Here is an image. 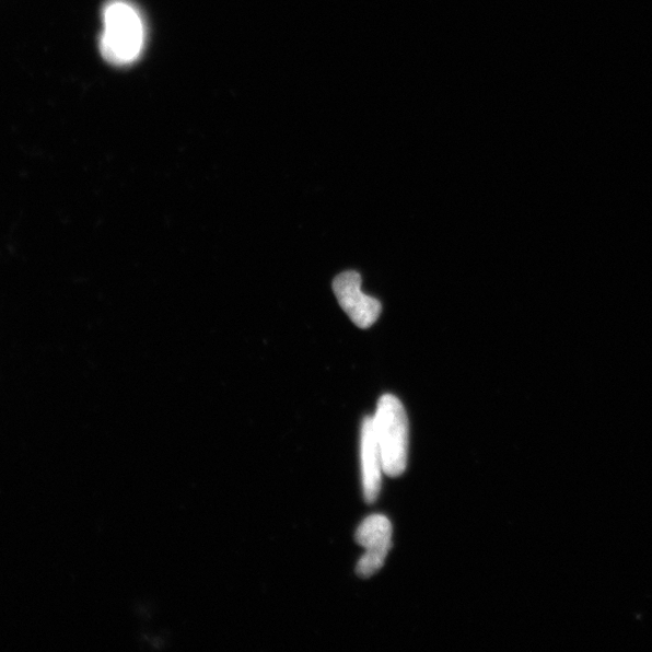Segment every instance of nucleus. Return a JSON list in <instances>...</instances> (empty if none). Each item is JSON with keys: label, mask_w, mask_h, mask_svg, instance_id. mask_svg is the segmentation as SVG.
<instances>
[{"label": "nucleus", "mask_w": 652, "mask_h": 652, "mask_svg": "<svg viewBox=\"0 0 652 652\" xmlns=\"http://www.w3.org/2000/svg\"><path fill=\"white\" fill-rule=\"evenodd\" d=\"M147 32L138 9L126 0H112L103 11L101 51L113 65H131L143 53Z\"/></svg>", "instance_id": "f257e3e1"}, {"label": "nucleus", "mask_w": 652, "mask_h": 652, "mask_svg": "<svg viewBox=\"0 0 652 652\" xmlns=\"http://www.w3.org/2000/svg\"><path fill=\"white\" fill-rule=\"evenodd\" d=\"M372 421L384 474L391 477L403 475L409 456V419L404 405L392 394L383 395Z\"/></svg>", "instance_id": "f03ea898"}, {"label": "nucleus", "mask_w": 652, "mask_h": 652, "mask_svg": "<svg viewBox=\"0 0 652 652\" xmlns=\"http://www.w3.org/2000/svg\"><path fill=\"white\" fill-rule=\"evenodd\" d=\"M392 523L383 515H372L362 522L356 533L357 543L365 552L357 566V574L366 579L383 567L392 547Z\"/></svg>", "instance_id": "7ed1b4c3"}, {"label": "nucleus", "mask_w": 652, "mask_h": 652, "mask_svg": "<svg viewBox=\"0 0 652 652\" xmlns=\"http://www.w3.org/2000/svg\"><path fill=\"white\" fill-rule=\"evenodd\" d=\"M333 289L341 308L358 328L368 329L376 323L382 311L381 302L363 293L362 277L358 272L337 276Z\"/></svg>", "instance_id": "20e7f679"}, {"label": "nucleus", "mask_w": 652, "mask_h": 652, "mask_svg": "<svg viewBox=\"0 0 652 652\" xmlns=\"http://www.w3.org/2000/svg\"><path fill=\"white\" fill-rule=\"evenodd\" d=\"M360 458H362L363 491L368 503H375L382 486L383 463L372 417H366L360 434Z\"/></svg>", "instance_id": "39448f33"}]
</instances>
